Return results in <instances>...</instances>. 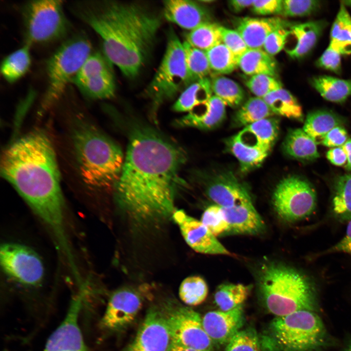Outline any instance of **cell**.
<instances>
[{
    "mask_svg": "<svg viewBox=\"0 0 351 351\" xmlns=\"http://www.w3.org/2000/svg\"><path fill=\"white\" fill-rule=\"evenodd\" d=\"M185 160L179 146L151 129L135 127L114 186L118 204L136 220L172 216L176 192L182 183L179 171Z\"/></svg>",
    "mask_w": 351,
    "mask_h": 351,
    "instance_id": "cell-1",
    "label": "cell"
},
{
    "mask_svg": "<svg viewBox=\"0 0 351 351\" xmlns=\"http://www.w3.org/2000/svg\"><path fill=\"white\" fill-rule=\"evenodd\" d=\"M0 171L50 231L63 254L71 255L59 172L47 134L36 131L14 141L3 153Z\"/></svg>",
    "mask_w": 351,
    "mask_h": 351,
    "instance_id": "cell-2",
    "label": "cell"
},
{
    "mask_svg": "<svg viewBox=\"0 0 351 351\" xmlns=\"http://www.w3.org/2000/svg\"><path fill=\"white\" fill-rule=\"evenodd\" d=\"M71 8L100 37L107 60L128 78L136 77L151 55L160 16L134 2L80 1Z\"/></svg>",
    "mask_w": 351,
    "mask_h": 351,
    "instance_id": "cell-3",
    "label": "cell"
},
{
    "mask_svg": "<svg viewBox=\"0 0 351 351\" xmlns=\"http://www.w3.org/2000/svg\"><path fill=\"white\" fill-rule=\"evenodd\" d=\"M260 296L267 310L276 316L319 309L316 286L306 274L276 262L262 264L258 274Z\"/></svg>",
    "mask_w": 351,
    "mask_h": 351,
    "instance_id": "cell-4",
    "label": "cell"
},
{
    "mask_svg": "<svg viewBox=\"0 0 351 351\" xmlns=\"http://www.w3.org/2000/svg\"><path fill=\"white\" fill-rule=\"evenodd\" d=\"M72 139L80 174L90 187L115 186L123 164L120 147L89 123L75 126Z\"/></svg>",
    "mask_w": 351,
    "mask_h": 351,
    "instance_id": "cell-5",
    "label": "cell"
},
{
    "mask_svg": "<svg viewBox=\"0 0 351 351\" xmlns=\"http://www.w3.org/2000/svg\"><path fill=\"white\" fill-rule=\"evenodd\" d=\"M260 342L265 351H323L332 340L316 312L301 310L274 318Z\"/></svg>",
    "mask_w": 351,
    "mask_h": 351,
    "instance_id": "cell-6",
    "label": "cell"
},
{
    "mask_svg": "<svg viewBox=\"0 0 351 351\" xmlns=\"http://www.w3.org/2000/svg\"><path fill=\"white\" fill-rule=\"evenodd\" d=\"M91 51L89 40L85 36L77 35L65 41L51 57L47 64L48 83L40 109L41 113L58 99Z\"/></svg>",
    "mask_w": 351,
    "mask_h": 351,
    "instance_id": "cell-7",
    "label": "cell"
},
{
    "mask_svg": "<svg viewBox=\"0 0 351 351\" xmlns=\"http://www.w3.org/2000/svg\"><path fill=\"white\" fill-rule=\"evenodd\" d=\"M191 81L183 43L171 30L168 35L163 58L147 90L154 108L156 109L164 101L173 98Z\"/></svg>",
    "mask_w": 351,
    "mask_h": 351,
    "instance_id": "cell-8",
    "label": "cell"
},
{
    "mask_svg": "<svg viewBox=\"0 0 351 351\" xmlns=\"http://www.w3.org/2000/svg\"><path fill=\"white\" fill-rule=\"evenodd\" d=\"M61 0H33L23 10L25 43L50 42L62 38L69 29Z\"/></svg>",
    "mask_w": 351,
    "mask_h": 351,
    "instance_id": "cell-9",
    "label": "cell"
},
{
    "mask_svg": "<svg viewBox=\"0 0 351 351\" xmlns=\"http://www.w3.org/2000/svg\"><path fill=\"white\" fill-rule=\"evenodd\" d=\"M317 202L316 191L307 180L290 176L277 184L273 195V208L282 220L294 222L309 216Z\"/></svg>",
    "mask_w": 351,
    "mask_h": 351,
    "instance_id": "cell-10",
    "label": "cell"
},
{
    "mask_svg": "<svg viewBox=\"0 0 351 351\" xmlns=\"http://www.w3.org/2000/svg\"><path fill=\"white\" fill-rule=\"evenodd\" d=\"M0 261L5 274L13 281L35 287L43 280L44 268L39 254L28 246L15 243L1 245Z\"/></svg>",
    "mask_w": 351,
    "mask_h": 351,
    "instance_id": "cell-11",
    "label": "cell"
},
{
    "mask_svg": "<svg viewBox=\"0 0 351 351\" xmlns=\"http://www.w3.org/2000/svg\"><path fill=\"white\" fill-rule=\"evenodd\" d=\"M166 317L172 342L199 351H214V344L206 333L202 317L192 308L166 307Z\"/></svg>",
    "mask_w": 351,
    "mask_h": 351,
    "instance_id": "cell-12",
    "label": "cell"
},
{
    "mask_svg": "<svg viewBox=\"0 0 351 351\" xmlns=\"http://www.w3.org/2000/svg\"><path fill=\"white\" fill-rule=\"evenodd\" d=\"M84 292L72 300L66 315L52 333L42 351H87L78 324Z\"/></svg>",
    "mask_w": 351,
    "mask_h": 351,
    "instance_id": "cell-13",
    "label": "cell"
},
{
    "mask_svg": "<svg viewBox=\"0 0 351 351\" xmlns=\"http://www.w3.org/2000/svg\"><path fill=\"white\" fill-rule=\"evenodd\" d=\"M186 243L195 252L208 254L234 256L201 222L182 210H176L172 216Z\"/></svg>",
    "mask_w": 351,
    "mask_h": 351,
    "instance_id": "cell-14",
    "label": "cell"
},
{
    "mask_svg": "<svg viewBox=\"0 0 351 351\" xmlns=\"http://www.w3.org/2000/svg\"><path fill=\"white\" fill-rule=\"evenodd\" d=\"M172 340L162 310L147 313L128 351H168Z\"/></svg>",
    "mask_w": 351,
    "mask_h": 351,
    "instance_id": "cell-15",
    "label": "cell"
},
{
    "mask_svg": "<svg viewBox=\"0 0 351 351\" xmlns=\"http://www.w3.org/2000/svg\"><path fill=\"white\" fill-rule=\"evenodd\" d=\"M142 305L138 292L132 289L117 290L110 296L101 319V326L112 331L120 330L131 323Z\"/></svg>",
    "mask_w": 351,
    "mask_h": 351,
    "instance_id": "cell-16",
    "label": "cell"
},
{
    "mask_svg": "<svg viewBox=\"0 0 351 351\" xmlns=\"http://www.w3.org/2000/svg\"><path fill=\"white\" fill-rule=\"evenodd\" d=\"M202 319L203 327L214 345H227L243 325V306L228 311H210Z\"/></svg>",
    "mask_w": 351,
    "mask_h": 351,
    "instance_id": "cell-17",
    "label": "cell"
},
{
    "mask_svg": "<svg viewBox=\"0 0 351 351\" xmlns=\"http://www.w3.org/2000/svg\"><path fill=\"white\" fill-rule=\"evenodd\" d=\"M327 25L323 20L292 24L284 47L287 54L296 59L305 56L315 45Z\"/></svg>",
    "mask_w": 351,
    "mask_h": 351,
    "instance_id": "cell-18",
    "label": "cell"
},
{
    "mask_svg": "<svg viewBox=\"0 0 351 351\" xmlns=\"http://www.w3.org/2000/svg\"><path fill=\"white\" fill-rule=\"evenodd\" d=\"M163 14L168 21L191 31L201 24L211 22V14L206 8L189 0L163 1Z\"/></svg>",
    "mask_w": 351,
    "mask_h": 351,
    "instance_id": "cell-19",
    "label": "cell"
},
{
    "mask_svg": "<svg viewBox=\"0 0 351 351\" xmlns=\"http://www.w3.org/2000/svg\"><path fill=\"white\" fill-rule=\"evenodd\" d=\"M207 194L221 208L253 203L247 189L231 174L218 176L208 186Z\"/></svg>",
    "mask_w": 351,
    "mask_h": 351,
    "instance_id": "cell-20",
    "label": "cell"
},
{
    "mask_svg": "<svg viewBox=\"0 0 351 351\" xmlns=\"http://www.w3.org/2000/svg\"><path fill=\"white\" fill-rule=\"evenodd\" d=\"M290 24L278 18L245 17L237 20L236 30L249 49H262L266 38L273 31Z\"/></svg>",
    "mask_w": 351,
    "mask_h": 351,
    "instance_id": "cell-21",
    "label": "cell"
},
{
    "mask_svg": "<svg viewBox=\"0 0 351 351\" xmlns=\"http://www.w3.org/2000/svg\"><path fill=\"white\" fill-rule=\"evenodd\" d=\"M222 209L229 225L228 232L254 235L264 230V222L253 203Z\"/></svg>",
    "mask_w": 351,
    "mask_h": 351,
    "instance_id": "cell-22",
    "label": "cell"
},
{
    "mask_svg": "<svg viewBox=\"0 0 351 351\" xmlns=\"http://www.w3.org/2000/svg\"><path fill=\"white\" fill-rule=\"evenodd\" d=\"M278 120L267 117L246 127L236 136L243 144L270 152L277 137Z\"/></svg>",
    "mask_w": 351,
    "mask_h": 351,
    "instance_id": "cell-23",
    "label": "cell"
},
{
    "mask_svg": "<svg viewBox=\"0 0 351 351\" xmlns=\"http://www.w3.org/2000/svg\"><path fill=\"white\" fill-rule=\"evenodd\" d=\"M317 142L303 129H291L283 144L284 152L289 156L302 161H312L319 156Z\"/></svg>",
    "mask_w": 351,
    "mask_h": 351,
    "instance_id": "cell-24",
    "label": "cell"
},
{
    "mask_svg": "<svg viewBox=\"0 0 351 351\" xmlns=\"http://www.w3.org/2000/svg\"><path fill=\"white\" fill-rule=\"evenodd\" d=\"M310 82L322 97L332 102L343 103L351 96V79L321 75L312 77Z\"/></svg>",
    "mask_w": 351,
    "mask_h": 351,
    "instance_id": "cell-25",
    "label": "cell"
},
{
    "mask_svg": "<svg viewBox=\"0 0 351 351\" xmlns=\"http://www.w3.org/2000/svg\"><path fill=\"white\" fill-rule=\"evenodd\" d=\"M225 106V104L220 98L213 95L209 100L207 113L201 116H195L189 113L177 120L176 124L181 127H194L202 129L214 128L224 119L226 114Z\"/></svg>",
    "mask_w": 351,
    "mask_h": 351,
    "instance_id": "cell-26",
    "label": "cell"
},
{
    "mask_svg": "<svg viewBox=\"0 0 351 351\" xmlns=\"http://www.w3.org/2000/svg\"><path fill=\"white\" fill-rule=\"evenodd\" d=\"M211 80L204 78L193 82L182 92L173 106L176 112H191L207 103L212 96Z\"/></svg>",
    "mask_w": 351,
    "mask_h": 351,
    "instance_id": "cell-27",
    "label": "cell"
},
{
    "mask_svg": "<svg viewBox=\"0 0 351 351\" xmlns=\"http://www.w3.org/2000/svg\"><path fill=\"white\" fill-rule=\"evenodd\" d=\"M238 67L251 76L264 74L274 77L277 70L273 57L262 49H249L239 58Z\"/></svg>",
    "mask_w": 351,
    "mask_h": 351,
    "instance_id": "cell-28",
    "label": "cell"
},
{
    "mask_svg": "<svg viewBox=\"0 0 351 351\" xmlns=\"http://www.w3.org/2000/svg\"><path fill=\"white\" fill-rule=\"evenodd\" d=\"M329 45L341 55L351 54V16L342 3L331 28Z\"/></svg>",
    "mask_w": 351,
    "mask_h": 351,
    "instance_id": "cell-29",
    "label": "cell"
},
{
    "mask_svg": "<svg viewBox=\"0 0 351 351\" xmlns=\"http://www.w3.org/2000/svg\"><path fill=\"white\" fill-rule=\"evenodd\" d=\"M263 99L273 113L290 119L303 120L301 106L295 97L283 87L270 93Z\"/></svg>",
    "mask_w": 351,
    "mask_h": 351,
    "instance_id": "cell-30",
    "label": "cell"
},
{
    "mask_svg": "<svg viewBox=\"0 0 351 351\" xmlns=\"http://www.w3.org/2000/svg\"><path fill=\"white\" fill-rule=\"evenodd\" d=\"M342 124L343 119L337 114L330 110L320 109L307 115L302 129L317 142L332 129Z\"/></svg>",
    "mask_w": 351,
    "mask_h": 351,
    "instance_id": "cell-31",
    "label": "cell"
},
{
    "mask_svg": "<svg viewBox=\"0 0 351 351\" xmlns=\"http://www.w3.org/2000/svg\"><path fill=\"white\" fill-rule=\"evenodd\" d=\"M226 145L228 151L238 160L241 171L245 173L259 166L269 152L243 144L236 135L227 140Z\"/></svg>",
    "mask_w": 351,
    "mask_h": 351,
    "instance_id": "cell-32",
    "label": "cell"
},
{
    "mask_svg": "<svg viewBox=\"0 0 351 351\" xmlns=\"http://www.w3.org/2000/svg\"><path fill=\"white\" fill-rule=\"evenodd\" d=\"M332 199V212L336 219L345 222L351 220V173L336 180Z\"/></svg>",
    "mask_w": 351,
    "mask_h": 351,
    "instance_id": "cell-33",
    "label": "cell"
},
{
    "mask_svg": "<svg viewBox=\"0 0 351 351\" xmlns=\"http://www.w3.org/2000/svg\"><path fill=\"white\" fill-rule=\"evenodd\" d=\"M30 46V45L25 43L6 57L2 61L1 73L8 82L17 81L28 71L31 65Z\"/></svg>",
    "mask_w": 351,
    "mask_h": 351,
    "instance_id": "cell-34",
    "label": "cell"
},
{
    "mask_svg": "<svg viewBox=\"0 0 351 351\" xmlns=\"http://www.w3.org/2000/svg\"><path fill=\"white\" fill-rule=\"evenodd\" d=\"M74 84L90 98H110L115 94V83L111 70Z\"/></svg>",
    "mask_w": 351,
    "mask_h": 351,
    "instance_id": "cell-35",
    "label": "cell"
},
{
    "mask_svg": "<svg viewBox=\"0 0 351 351\" xmlns=\"http://www.w3.org/2000/svg\"><path fill=\"white\" fill-rule=\"evenodd\" d=\"M250 287L242 284L219 285L214 295L215 303L222 311H228L242 305L247 298Z\"/></svg>",
    "mask_w": 351,
    "mask_h": 351,
    "instance_id": "cell-36",
    "label": "cell"
},
{
    "mask_svg": "<svg viewBox=\"0 0 351 351\" xmlns=\"http://www.w3.org/2000/svg\"><path fill=\"white\" fill-rule=\"evenodd\" d=\"M274 113L262 98L252 97L248 99L237 111L234 122L238 126L245 127L269 117Z\"/></svg>",
    "mask_w": 351,
    "mask_h": 351,
    "instance_id": "cell-37",
    "label": "cell"
},
{
    "mask_svg": "<svg viewBox=\"0 0 351 351\" xmlns=\"http://www.w3.org/2000/svg\"><path fill=\"white\" fill-rule=\"evenodd\" d=\"M212 92L232 108L241 105L245 93L241 86L234 80L223 76L214 77L211 80Z\"/></svg>",
    "mask_w": 351,
    "mask_h": 351,
    "instance_id": "cell-38",
    "label": "cell"
},
{
    "mask_svg": "<svg viewBox=\"0 0 351 351\" xmlns=\"http://www.w3.org/2000/svg\"><path fill=\"white\" fill-rule=\"evenodd\" d=\"M221 27L211 21L201 24L188 34L186 41L196 48L207 51L222 43Z\"/></svg>",
    "mask_w": 351,
    "mask_h": 351,
    "instance_id": "cell-39",
    "label": "cell"
},
{
    "mask_svg": "<svg viewBox=\"0 0 351 351\" xmlns=\"http://www.w3.org/2000/svg\"><path fill=\"white\" fill-rule=\"evenodd\" d=\"M183 45L192 81L206 78L211 71L206 52L192 46L186 41L183 43Z\"/></svg>",
    "mask_w": 351,
    "mask_h": 351,
    "instance_id": "cell-40",
    "label": "cell"
},
{
    "mask_svg": "<svg viewBox=\"0 0 351 351\" xmlns=\"http://www.w3.org/2000/svg\"><path fill=\"white\" fill-rule=\"evenodd\" d=\"M208 288L205 281L199 276L185 278L179 288V296L186 305L195 306L201 304L207 298Z\"/></svg>",
    "mask_w": 351,
    "mask_h": 351,
    "instance_id": "cell-41",
    "label": "cell"
},
{
    "mask_svg": "<svg viewBox=\"0 0 351 351\" xmlns=\"http://www.w3.org/2000/svg\"><path fill=\"white\" fill-rule=\"evenodd\" d=\"M211 70L227 74L238 67L239 58L222 42L206 51Z\"/></svg>",
    "mask_w": 351,
    "mask_h": 351,
    "instance_id": "cell-42",
    "label": "cell"
},
{
    "mask_svg": "<svg viewBox=\"0 0 351 351\" xmlns=\"http://www.w3.org/2000/svg\"><path fill=\"white\" fill-rule=\"evenodd\" d=\"M255 331L248 328L239 331L227 344L225 351H261Z\"/></svg>",
    "mask_w": 351,
    "mask_h": 351,
    "instance_id": "cell-43",
    "label": "cell"
},
{
    "mask_svg": "<svg viewBox=\"0 0 351 351\" xmlns=\"http://www.w3.org/2000/svg\"><path fill=\"white\" fill-rule=\"evenodd\" d=\"M200 221L215 236L228 232L229 229L223 210L217 205L208 207L203 212Z\"/></svg>",
    "mask_w": 351,
    "mask_h": 351,
    "instance_id": "cell-44",
    "label": "cell"
},
{
    "mask_svg": "<svg viewBox=\"0 0 351 351\" xmlns=\"http://www.w3.org/2000/svg\"><path fill=\"white\" fill-rule=\"evenodd\" d=\"M106 57L96 53L91 54L85 61L77 76L74 83L88 79L102 73L110 71Z\"/></svg>",
    "mask_w": 351,
    "mask_h": 351,
    "instance_id": "cell-45",
    "label": "cell"
},
{
    "mask_svg": "<svg viewBox=\"0 0 351 351\" xmlns=\"http://www.w3.org/2000/svg\"><path fill=\"white\" fill-rule=\"evenodd\" d=\"M246 85L255 97L262 98L283 87L281 83L273 77L264 74L251 76L246 81Z\"/></svg>",
    "mask_w": 351,
    "mask_h": 351,
    "instance_id": "cell-46",
    "label": "cell"
},
{
    "mask_svg": "<svg viewBox=\"0 0 351 351\" xmlns=\"http://www.w3.org/2000/svg\"><path fill=\"white\" fill-rule=\"evenodd\" d=\"M320 4L317 0H284L281 14L292 17L309 16L317 11Z\"/></svg>",
    "mask_w": 351,
    "mask_h": 351,
    "instance_id": "cell-47",
    "label": "cell"
},
{
    "mask_svg": "<svg viewBox=\"0 0 351 351\" xmlns=\"http://www.w3.org/2000/svg\"><path fill=\"white\" fill-rule=\"evenodd\" d=\"M291 25L290 23L273 31L266 38L263 49L273 57L284 49Z\"/></svg>",
    "mask_w": 351,
    "mask_h": 351,
    "instance_id": "cell-48",
    "label": "cell"
},
{
    "mask_svg": "<svg viewBox=\"0 0 351 351\" xmlns=\"http://www.w3.org/2000/svg\"><path fill=\"white\" fill-rule=\"evenodd\" d=\"M222 42L238 58L248 49L245 41L236 30L221 27Z\"/></svg>",
    "mask_w": 351,
    "mask_h": 351,
    "instance_id": "cell-49",
    "label": "cell"
},
{
    "mask_svg": "<svg viewBox=\"0 0 351 351\" xmlns=\"http://www.w3.org/2000/svg\"><path fill=\"white\" fill-rule=\"evenodd\" d=\"M341 54L330 45L315 62L317 67L337 74L341 73Z\"/></svg>",
    "mask_w": 351,
    "mask_h": 351,
    "instance_id": "cell-50",
    "label": "cell"
},
{
    "mask_svg": "<svg viewBox=\"0 0 351 351\" xmlns=\"http://www.w3.org/2000/svg\"><path fill=\"white\" fill-rule=\"evenodd\" d=\"M348 134L343 125L335 127L321 139L322 145L331 148L342 146L348 140Z\"/></svg>",
    "mask_w": 351,
    "mask_h": 351,
    "instance_id": "cell-51",
    "label": "cell"
},
{
    "mask_svg": "<svg viewBox=\"0 0 351 351\" xmlns=\"http://www.w3.org/2000/svg\"><path fill=\"white\" fill-rule=\"evenodd\" d=\"M282 0H254L252 8L256 14L268 15L281 14Z\"/></svg>",
    "mask_w": 351,
    "mask_h": 351,
    "instance_id": "cell-52",
    "label": "cell"
},
{
    "mask_svg": "<svg viewBox=\"0 0 351 351\" xmlns=\"http://www.w3.org/2000/svg\"><path fill=\"white\" fill-rule=\"evenodd\" d=\"M348 222L345 236L335 245L321 253L320 254L343 252L351 255V220Z\"/></svg>",
    "mask_w": 351,
    "mask_h": 351,
    "instance_id": "cell-53",
    "label": "cell"
},
{
    "mask_svg": "<svg viewBox=\"0 0 351 351\" xmlns=\"http://www.w3.org/2000/svg\"><path fill=\"white\" fill-rule=\"evenodd\" d=\"M326 157L332 164L335 166L346 165L347 162V155L342 146L329 149L326 153Z\"/></svg>",
    "mask_w": 351,
    "mask_h": 351,
    "instance_id": "cell-54",
    "label": "cell"
},
{
    "mask_svg": "<svg viewBox=\"0 0 351 351\" xmlns=\"http://www.w3.org/2000/svg\"><path fill=\"white\" fill-rule=\"evenodd\" d=\"M254 0H232L229 1L230 8L234 12H240L252 6Z\"/></svg>",
    "mask_w": 351,
    "mask_h": 351,
    "instance_id": "cell-55",
    "label": "cell"
},
{
    "mask_svg": "<svg viewBox=\"0 0 351 351\" xmlns=\"http://www.w3.org/2000/svg\"><path fill=\"white\" fill-rule=\"evenodd\" d=\"M342 147L344 149L347 156L345 169L347 171H351V138H349Z\"/></svg>",
    "mask_w": 351,
    "mask_h": 351,
    "instance_id": "cell-56",
    "label": "cell"
},
{
    "mask_svg": "<svg viewBox=\"0 0 351 351\" xmlns=\"http://www.w3.org/2000/svg\"><path fill=\"white\" fill-rule=\"evenodd\" d=\"M168 351H199L196 349L182 346L172 341Z\"/></svg>",
    "mask_w": 351,
    "mask_h": 351,
    "instance_id": "cell-57",
    "label": "cell"
},
{
    "mask_svg": "<svg viewBox=\"0 0 351 351\" xmlns=\"http://www.w3.org/2000/svg\"><path fill=\"white\" fill-rule=\"evenodd\" d=\"M344 351H351V350L348 347Z\"/></svg>",
    "mask_w": 351,
    "mask_h": 351,
    "instance_id": "cell-58",
    "label": "cell"
},
{
    "mask_svg": "<svg viewBox=\"0 0 351 351\" xmlns=\"http://www.w3.org/2000/svg\"><path fill=\"white\" fill-rule=\"evenodd\" d=\"M348 348L351 350V344L349 346Z\"/></svg>",
    "mask_w": 351,
    "mask_h": 351,
    "instance_id": "cell-59",
    "label": "cell"
}]
</instances>
